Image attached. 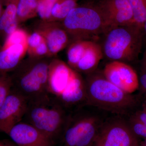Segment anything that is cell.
Segmentation results:
<instances>
[{
  "instance_id": "1",
  "label": "cell",
  "mask_w": 146,
  "mask_h": 146,
  "mask_svg": "<svg viewBox=\"0 0 146 146\" xmlns=\"http://www.w3.org/2000/svg\"><path fill=\"white\" fill-rule=\"evenodd\" d=\"M86 80L87 105L113 115L127 116L135 112L138 100L105 78L102 72L88 74Z\"/></svg>"
},
{
  "instance_id": "2",
  "label": "cell",
  "mask_w": 146,
  "mask_h": 146,
  "mask_svg": "<svg viewBox=\"0 0 146 146\" xmlns=\"http://www.w3.org/2000/svg\"><path fill=\"white\" fill-rule=\"evenodd\" d=\"M110 114L89 105L71 111L60 146H94L101 127Z\"/></svg>"
},
{
  "instance_id": "3",
  "label": "cell",
  "mask_w": 146,
  "mask_h": 146,
  "mask_svg": "<svg viewBox=\"0 0 146 146\" xmlns=\"http://www.w3.org/2000/svg\"><path fill=\"white\" fill-rule=\"evenodd\" d=\"M69 113L57 98L49 94L29 101L24 118L55 142L61 137Z\"/></svg>"
},
{
  "instance_id": "4",
  "label": "cell",
  "mask_w": 146,
  "mask_h": 146,
  "mask_svg": "<svg viewBox=\"0 0 146 146\" xmlns=\"http://www.w3.org/2000/svg\"><path fill=\"white\" fill-rule=\"evenodd\" d=\"M50 62L44 58L29 57L22 60L11 75L12 88L29 102L49 94L47 85Z\"/></svg>"
},
{
  "instance_id": "5",
  "label": "cell",
  "mask_w": 146,
  "mask_h": 146,
  "mask_svg": "<svg viewBox=\"0 0 146 146\" xmlns=\"http://www.w3.org/2000/svg\"><path fill=\"white\" fill-rule=\"evenodd\" d=\"M142 29L136 25L117 27L106 33L102 50L104 55L111 61L127 63L133 61L141 51Z\"/></svg>"
},
{
  "instance_id": "6",
  "label": "cell",
  "mask_w": 146,
  "mask_h": 146,
  "mask_svg": "<svg viewBox=\"0 0 146 146\" xmlns=\"http://www.w3.org/2000/svg\"><path fill=\"white\" fill-rule=\"evenodd\" d=\"M63 21V28L74 41H91L108 31L104 18L97 5L77 6Z\"/></svg>"
},
{
  "instance_id": "7",
  "label": "cell",
  "mask_w": 146,
  "mask_h": 146,
  "mask_svg": "<svg viewBox=\"0 0 146 146\" xmlns=\"http://www.w3.org/2000/svg\"><path fill=\"white\" fill-rule=\"evenodd\" d=\"M125 116L110 114L102 124L94 146H140Z\"/></svg>"
},
{
  "instance_id": "8",
  "label": "cell",
  "mask_w": 146,
  "mask_h": 146,
  "mask_svg": "<svg viewBox=\"0 0 146 146\" xmlns=\"http://www.w3.org/2000/svg\"><path fill=\"white\" fill-rule=\"evenodd\" d=\"M28 102L12 88L0 107V132L7 135L11 128L22 121L26 112Z\"/></svg>"
},
{
  "instance_id": "9",
  "label": "cell",
  "mask_w": 146,
  "mask_h": 146,
  "mask_svg": "<svg viewBox=\"0 0 146 146\" xmlns=\"http://www.w3.org/2000/svg\"><path fill=\"white\" fill-rule=\"evenodd\" d=\"M96 5L104 18L108 31L116 27L135 25L129 0H101Z\"/></svg>"
},
{
  "instance_id": "10",
  "label": "cell",
  "mask_w": 146,
  "mask_h": 146,
  "mask_svg": "<svg viewBox=\"0 0 146 146\" xmlns=\"http://www.w3.org/2000/svg\"><path fill=\"white\" fill-rule=\"evenodd\" d=\"M102 74L107 80L128 94H132L139 88L136 71L127 63L110 61L105 66Z\"/></svg>"
},
{
  "instance_id": "11",
  "label": "cell",
  "mask_w": 146,
  "mask_h": 146,
  "mask_svg": "<svg viewBox=\"0 0 146 146\" xmlns=\"http://www.w3.org/2000/svg\"><path fill=\"white\" fill-rule=\"evenodd\" d=\"M7 135L17 146H53L55 144L53 140L25 121L14 125Z\"/></svg>"
},
{
  "instance_id": "12",
  "label": "cell",
  "mask_w": 146,
  "mask_h": 146,
  "mask_svg": "<svg viewBox=\"0 0 146 146\" xmlns=\"http://www.w3.org/2000/svg\"><path fill=\"white\" fill-rule=\"evenodd\" d=\"M56 98L70 112L87 105L85 80L78 72L75 70L68 86Z\"/></svg>"
},
{
  "instance_id": "13",
  "label": "cell",
  "mask_w": 146,
  "mask_h": 146,
  "mask_svg": "<svg viewBox=\"0 0 146 146\" xmlns=\"http://www.w3.org/2000/svg\"><path fill=\"white\" fill-rule=\"evenodd\" d=\"M36 31L44 37L46 43L49 56L57 54L68 45L69 35L63 25L55 21H43L39 24Z\"/></svg>"
},
{
  "instance_id": "14",
  "label": "cell",
  "mask_w": 146,
  "mask_h": 146,
  "mask_svg": "<svg viewBox=\"0 0 146 146\" xmlns=\"http://www.w3.org/2000/svg\"><path fill=\"white\" fill-rule=\"evenodd\" d=\"M74 70L68 64L59 59L50 61L48 74V93L57 98L68 86L73 75Z\"/></svg>"
},
{
  "instance_id": "15",
  "label": "cell",
  "mask_w": 146,
  "mask_h": 146,
  "mask_svg": "<svg viewBox=\"0 0 146 146\" xmlns=\"http://www.w3.org/2000/svg\"><path fill=\"white\" fill-rule=\"evenodd\" d=\"M27 50L21 44L13 45L0 50V74L13 72L22 61Z\"/></svg>"
},
{
  "instance_id": "16",
  "label": "cell",
  "mask_w": 146,
  "mask_h": 146,
  "mask_svg": "<svg viewBox=\"0 0 146 146\" xmlns=\"http://www.w3.org/2000/svg\"><path fill=\"white\" fill-rule=\"evenodd\" d=\"M5 8L3 10L0 19V39L5 40L18 28L17 21V6L18 0H3Z\"/></svg>"
},
{
  "instance_id": "17",
  "label": "cell",
  "mask_w": 146,
  "mask_h": 146,
  "mask_svg": "<svg viewBox=\"0 0 146 146\" xmlns=\"http://www.w3.org/2000/svg\"><path fill=\"white\" fill-rule=\"evenodd\" d=\"M103 56L102 48L100 45L91 41L74 70L87 74L93 72L96 70Z\"/></svg>"
},
{
  "instance_id": "18",
  "label": "cell",
  "mask_w": 146,
  "mask_h": 146,
  "mask_svg": "<svg viewBox=\"0 0 146 146\" xmlns=\"http://www.w3.org/2000/svg\"><path fill=\"white\" fill-rule=\"evenodd\" d=\"M91 41L78 40L73 42L68 48L67 56L68 65L74 70L79 61L85 53Z\"/></svg>"
},
{
  "instance_id": "19",
  "label": "cell",
  "mask_w": 146,
  "mask_h": 146,
  "mask_svg": "<svg viewBox=\"0 0 146 146\" xmlns=\"http://www.w3.org/2000/svg\"><path fill=\"white\" fill-rule=\"evenodd\" d=\"M37 0H18L17 21L18 25L37 15Z\"/></svg>"
},
{
  "instance_id": "20",
  "label": "cell",
  "mask_w": 146,
  "mask_h": 146,
  "mask_svg": "<svg viewBox=\"0 0 146 146\" xmlns=\"http://www.w3.org/2000/svg\"><path fill=\"white\" fill-rule=\"evenodd\" d=\"M77 1L57 0L52 11L50 21H63L71 10L77 6Z\"/></svg>"
},
{
  "instance_id": "21",
  "label": "cell",
  "mask_w": 146,
  "mask_h": 146,
  "mask_svg": "<svg viewBox=\"0 0 146 146\" xmlns=\"http://www.w3.org/2000/svg\"><path fill=\"white\" fill-rule=\"evenodd\" d=\"M134 23L142 29L146 21V0H129Z\"/></svg>"
},
{
  "instance_id": "22",
  "label": "cell",
  "mask_w": 146,
  "mask_h": 146,
  "mask_svg": "<svg viewBox=\"0 0 146 146\" xmlns=\"http://www.w3.org/2000/svg\"><path fill=\"white\" fill-rule=\"evenodd\" d=\"M28 36L26 32L18 28L7 37L1 48H7L13 45L21 44L27 48Z\"/></svg>"
},
{
  "instance_id": "23",
  "label": "cell",
  "mask_w": 146,
  "mask_h": 146,
  "mask_svg": "<svg viewBox=\"0 0 146 146\" xmlns=\"http://www.w3.org/2000/svg\"><path fill=\"white\" fill-rule=\"evenodd\" d=\"M57 0H37V14L43 21H50L52 11Z\"/></svg>"
},
{
  "instance_id": "24",
  "label": "cell",
  "mask_w": 146,
  "mask_h": 146,
  "mask_svg": "<svg viewBox=\"0 0 146 146\" xmlns=\"http://www.w3.org/2000/svg\"><path fill=\"white\" fill-rule=\"evenodd\" d=\"M13 88L12 78L9 74H0V107Z\"/></svg>"
},
{
  "instance_id": "25",
  "label": "cell",
  "mask_w": 146,
  "mask_h": 146,
  "mask_svg": "<svg viewBox=\"0 0 146 146\" xmlns=\"http://www.w3.org/2000/svg\"><path fill=\"white\" fill-rule=\"evenodd\" d=\"M131 130L137 138L146 139V125L137 119L132 114L125 116Z\"/></svg>"
},
{
  "instance_id": "26",
  "label": "cell",
  "mask_w": 146,
  "mask_h": 146,
  "mask_svg": "<svg viewBox=\"0 0 146 146\" xmlns=\"http://www.w3.org/2000/svg\"><path fill=\"white\" fill-rule=\"evenodd\" d=\"M45 39L40 33L35 31L29 35L28 39V48L27 51L29 54L39 46Z\"/></svg>"
},
{
  "instance_id": "27",
  "label": "cell",
  "mask_w": 146,
  "mask_h": 146,
  "mask_svg": "<svg viewBox=\"0 0 146 146\" xmlns=\"http://www.w3.org/2000/svg\"><path fill=\"white\" fill-rule=\"evenodd\" d=\"M143 71L139 79V86L141 85L143 91L146 94V68L143 67Z\"/></svg>"
},
{
  "instance_id": "28",
  "label": "cell",
  "mask_w": 146,
  "mask_h": 146,
  "mask_svg": "<svg viewBox=\"0 0 146 146\" xmlns=\"http://www.w3.org/2000/svg\"><path fill=\"white\" fill-rule=\"evenodd\" d=\"M132 114L137 119L146 125V112L142 110H136Z\"/></svg>"
},
{
  "instance_id": "29",
  "label": "cell",
  "mask_w": 146,
  "mask_h": 146,
  "mask_svg": "<svg viewBox=\"0 0 146 146\" xmlns=\"http://www.w3.org/2000/svg\"><path fill=\"white\" fill-rule=\"evenodd\" d=\"M0 146H17L15 143L9 140H0Z\"/></svg>"
},
{
  "instance_id": "30",
  "label": "cell",
  "mask_w": 146,
  "mask_h": 146,
  "mask_svg": "<svg viewBox=\"0 0 146 146\" xmlns=\"http://www.w3.org/2000/svg\"><path fill=\"white\" fill-rule=\"evenodd\" d=\"M3 0H0V19H1V16L2 14L3 10ZM2 46L1 42V39H0V50Z\"/></svg>"
},
{
  "instance_id": "31",
  "label": "cell",
  "mask_w": 146,
  "mask_h": 146,
  "mask_svg": "<svg viewBox=\"0 0 146 146\" xmlns=\"http://www.w3.org/2000/svg\"><path fill=\"white\" fill-rule=\"evenodd\" d=\"M142 31H143V32H144L146 37V21L143 25V28H142Z\"/></svg>"
},
{
  "instance_id": "32",
  "label": "cell",
  "mask_w": 146,
  "mask_h": 146,
  "mask_svg": "<svg viewBox=\"0 0 146 146\" xmlns=\"http://www.w3.org/2000/svg\"><path fill=\"white\" fill-rule=\"evenodd\" d=\"M140 145L141 146H146V139L140 142Z\"/></svg>"
},
{
  "instance_id": "33",
  "label": "cell",
  "mask_w": 146,
  "mask_h": 146,
  "mask_svg": "<svg viewBox=\"0 0 146 146\" xmlns=\"http://www.w3.org/2000/svg\"><path fill=\"white\" fill-rule=\"evenodd\" d=\"M142 110L144 112H146V101L143 104V110Z\"/></svg>"
},
{
  "instance_id": "34",
  "label": "cell",
  "mask_w": 146,
  "mask_h": 146,
  "mask_svg": "<svg viewBox=\"0 0 146 146\" xmlns=\"http://www.w3.org/2000/svg\"><path fill=\"white\" fill-rule=\"evenodd\" d=\"M143 66H144V67H146V56L145 58V60L144 61Z\"/></svg>"
},
{
  "instance_id": "35",
  "label": "cell",
  "mask_w": 146,
  "mask_h": 146,
  "mask_svg": "<svg viewBox=\"0 0 146 146\" xmlns=\"http://www.w3.org/2000/svg\"></svg>"
}]
</instances>
